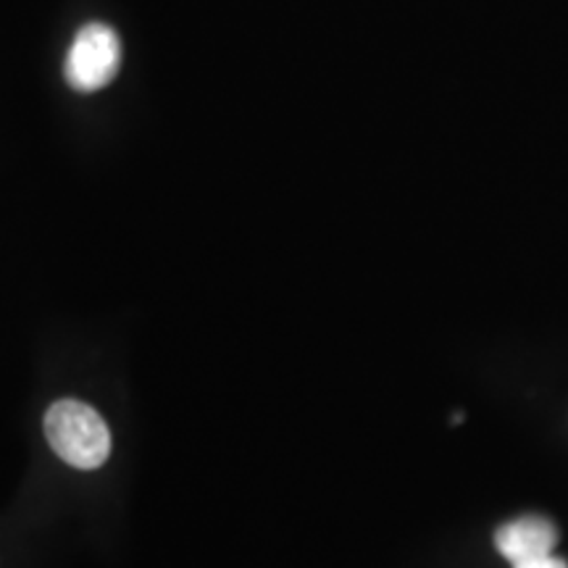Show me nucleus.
<instances>
[{"mask_svg": "<svg viewBox=\"0 0 568 568\" xmlns=\"http://www.w3.org/2000/svg\"><path fill=\"white\" fill-rule=\"evenodd\" d=\"M45 437L63 464L82 471L103 466L111 453V432L103 416L80 400H59L48 408Z\"/></svg>", "mask_w": 568, "mask_h": 568, "instance_id": "1", "label": "nucleus"}, {"mask_svg": "<svg viewBox=\"0 0 568 568\" xmlns=\"http://www.w3.org/2000/svg\"><path fill=\"white\" fill-rule=\"evenodd\" d=\"M122 67V40L109 24L92 21L77 32L67 55V82L77 92L103 90Z\"/></svg>", "mask_w": 568, "mask_h": 568, "instance_id": "2", "label": "nucleus"}, {"mask_svg": "<svg viewBox=\"0 0 568 568\" xmlns=\"http://www.w3.org/2000/svg\"><path fill=\"white\" fill-rule=\"evenodd\" d=\"M558 545V529L542 516H521L495 531V548L510 566L521 560L550 556Z\"/></svg>", "mask_w": 568, "mask_h": 568, "instance_id": "3", "label": "nucleus"}, {"mask_svg": "<svg viewBox=\"0 0 568 568\" xmlns=\"http://www.w3.org/2000/svg\"><path fill=\"white\" fill-rule=\"evenodd\" d=\"M514 568H568V564H566L564 558H556L550 552V556H539V558L521 560V564H514Z\"/></svg>", "mask_w": 568, "mask_h": 568, "instance_id": "4", "label": "nucleus"}]
</instances>
